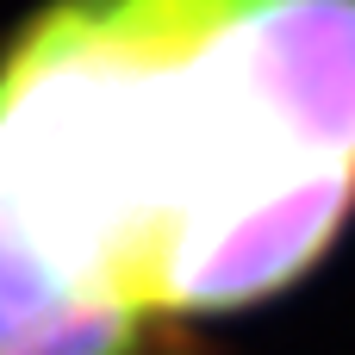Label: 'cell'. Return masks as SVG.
Returning <instances> with one entry per match:
<instances>
[{
	"mask_svg": "<svg viewBox=\"0 0 355 355\" xmlns=\"http://www.w3.org/2000/svg\"><path fill=\"white\" fill-rule=\"evenodd\" d=\"M349 225L318 0H37L0 37V355H200Z\"/></svg>",
	"mask_w": 355,
	"mask_h": 355,
	"instance_id": "cell-1",
	"label": "cell"
}]
</instances>
